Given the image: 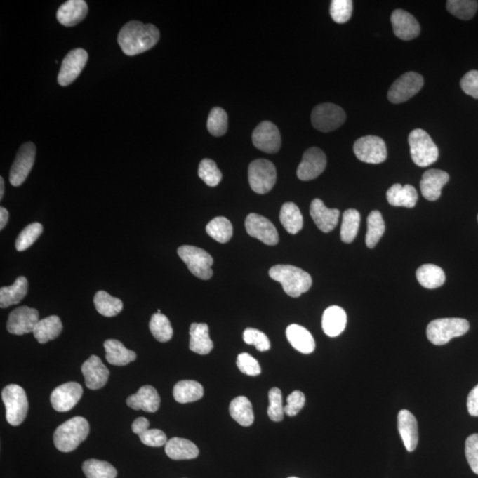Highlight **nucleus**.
Wrapping results in <instances>:
<instances>
[{"mask_svg": "<svg viewBox=\"0 0 478 478\" xmlns=\"http://www.w3.org/2000/svg\"><path fill=\"white\" fill-rule=\"evenodd\" d=\"M94 305L98 313L106 317H115L120 314L124 308L123 301L120 298L111 296L105 291H98L95 294Z\"/></svg>", "mask_w": 478, "mask_h": 478, "instance_id": "nucleus-38", "label": "nucleus"}, {"mask_svg": "<svg viewBox=\"0 0 478 478\" xmlns=\"http://www.w3.org/2000/svg\"><path fill=\"white\" fill-rule=\"evenodd\" d=\"M467 406L470 416H478V385L471 390L467 396Z\"/></svg>", "mask_w": 478, "mask_h": 478, "instance_id": "nucleus-56", "label": "nucleus"}, {"mask_svg": "<svg viewBox=\"0 0 478 478\" xmlns=\"http://www.w3.org/2000/svg\"><path fill=\"white\" fill-rule=\"evenodd\" d=\"M269 274L274 281L282 284L286 293L293 298L300 297L312 286L310 274L298 267L276 265L271 267Z\"/></svg>", "mask_w": 478, "mask_h": 478, "instance_id": "nucleus-3", "label": "nucleus"}, {"mask_svg": "<svg viewBox=\"0 0 478 478\" xmlns=\"http://www.w3.org/2000/svg\"><path fill=\"white\" fill-rule=\"evenodd\" d=\"M327 165L326 155L317 147L308 149L297 169V175L301 181H310L318 178L325 171Z\"/></svg>", "mask_w": 478, "mask_h": 478, "instance_id": "nucleus-14", "label": "nucleus"}, {"mask_svg": "<svg viewBox=\"0 0 478 478\" xmlns=\"http://www.w3.org/2000/svg\"><path fill=\"white\" fill-rule=\"evenodd\" d=\"M190 350L206 355L213 350V343L209 337V328L206 324H192L190 327Z\"/></svg>", "mask_w": 478, "mask_h": 478, "instance_id": "nucleus-27", "label": "nucleus"}, {"mask_svg": "<svg viewBox=\"0 0 478 478\" xmlns=\"http://www.w3.org/2000/svg\"><path fill=\"white\" fill-rule=\"evenodd\" d=\"M347 317L343 308L331 306L324 311L321 326L324 333L331 338L338 337L347 327Z\"/></svg>", "mask_w": 478, "mask_h": 478, "instance_id": "nucleus-26", "label": "nucleus"}, {"mask_svg": "<svg viewBox=\"0 0 478 478\" xmlns=\"http://www.w3.org/2000/svg\"><path fill=\"white\" fill-rule=\"evenodd\" d=\"M248 180L253 191L265 194L272 190L277 182L276 167L265 159H258L250 164Z\"/></svg>", "mask_w": 478, "mask_h": 478, "instance_id": "nucleus-8", "label": "nucleus"}, {"mask_svg": "<svg viewBox=\"0 0 478 478\" xmlns=\"http://www.w3.org/2000/svg\"><path fill=\"white\" fill-rule=\"evenodd\" d=\"M88 13V6L84 0H69L60 6L57 20L60 25L73 27L83 21Z\"/></svg>", "mask_w": 478, "mask_h": 478, "instance_id": "nucleus-25", "label": "nucleus"}, {"mask_svg": "<svg viewBox=\"0 0 478 478\" xmlns=\"http://www.w3.org/2000/svg\"><path fill=\"white\" fill-rule=\"evenodd\" d=\"M446 8L457 18L467 21L476 15L478 2L474 0H449L446 2Z\"/></svg>", "mask_w": 478, "mask_h": 478, "instance_id": "nucleus-44", "label": "nucleus"}, {"mask_svg": "<svg viewBox=\"0 0 478 478\" xmlns=\"http://www.w3.org/2000/svg\"><path fill=\"white\" fill-rule=\"evenodd\" d=\"M270 406L267 415L273 422H281L284 419V408L282 392L280 389L274 387L269 392Z\"/></svg>", "mask_w": 478, "mask_h": 478, "instance_id": "nucleus-48", "label": "nucleus"}, {"mask_svg": "<svg viewBox=\"0 0 478 478\" xmlns=\"http://www.w3.org/2000/svg\"><path fill=\"white\" fill-rule=\"evenodd\" d=\"M345 119L347 115L343 108L332 103L318 105L311 114L313 126L321 132L337 130L345 123Z\"/></svg>", "mask_w": 478, "mask_h": 478, "instance_id": "nucleus-9", "label": "nucleus"}, {"mask_svg": "<svg viewBox=\"0 0 478 478\" xmlns=\"http://www.w3.org/2000/svg\"><path fill=\"white\" fill-rule=\"evenodd\" d=\"M43 226L41 223H34L26 227L22 230L18 237H17L15 242L16 250L18 252H23L35 243L41 235L43 232Z\"/></svg>", "mask_w": 478, "mask_h": 478, "instance_id": "nucleus-47", "label": "nucleus"}, {"mask_svg": "<svg viewBox=\"0 0 478 478\" xmlns=\"http://www.w3.org/2000/svg\"><path fill=\"white\" fill-rule=\"evenodd\" d=\"M288 478H298V477H288Z\"/></svg>", "mask_w": 478, "mask_h": 478, "instance_id": "nucleus-60", "label": "nucleus"}, {"mask_svg": "<svg viewBox=\"0 0 478 478\" xmlns=\"http://www.w3.org/2000/svg\"><path fill=\"white\" fill-rule=\"evenodd\" d=\"M208 130L215 137H221L228 130V115L221 107L213 108L208 119Z\"/></svg>", "mask_w": 478, "mask_h": 478, "instance_id": "nucleus-45", "label": "nucleus"}, {"mask_svg": "<svg viewBox=\"0 0 478 478\" xmlns=\"http://www.w3.org/2000/svg\"><path fill=\"white\" fill-rule=\"evenodd\" d=\"M361 215L355 209H348L343 213V220L340 230L342 241L350 244L357 236L359 227H360Z\"/></svg>", "mask_w": 478, "mask_h": 478, "instance_id": "nucleus-41", "label": "nucleus"}, {"mask_svg": "<svg viewBox=\"0 0 478 478\" xmlns=\"http://www.w3.org/2000/svg\"><path fill=\"white\" fill-rule=\"evenodd\" d=\"M149 425H150V423H149L147 418H145V417H138V418L135 419L134 423H132L131 428L135 434L140 436L142 433H144L145 430L149 429Z\"/></svg>", "mask_w": 478, "mask_h": 478, "instance_id": "nucleus-57", "label": "nucleus"}, {"mask_svg": "<svg viewBox=\"0 0 478 478\" xmlns=\"http://www.w3.org/2000/svg\"><path fill=\"white\" fill-rule=\"evenodd\" d=\"M246 229L251 237H255L267 246H276L279 242L276 227L263 215L250 213L246 219Z\"/></svg>", "mask_w": 478, "mask_h": 478, "instance_id": "nucleus-16", "label": "nucleus"}, {"mask_svg": "<svg viewBox=\"0 0 478 478\" xmlns=\"http://www.w3.org/2000/svg\"><path fill=\"white\" fill-rule=\"evenodd\" d=\"M206 233L217 242L225 244L229 242L233 235L232 223L225 217H215L206 227Z\"/></svg>", "mask_w": 478, "mask_h": 478, "instance_id": "nucleus-40", "label": "nucleus"}, {"mask_svg": "<svg viewBox=\"0 0 478 478\" xmlns=\"http://www.w3.org/2000/svg\"><path fill=\"white\" fill-rule=\"evenodd\" d=\"M29 283L25 277H19L11 286L2 287L0 289V307L6 308L16 305L26 297L28 293Z\"/></svg>", "mask_w": 478, "mask_h": 478, "instance_id": "nucleus-33", "label": "nucleus"}, {"mask_svg": "<svg viewBox=\"0 0 478 478\" xmlns=\"http://www.w3.org/2000/svg\"><path fill=\"white\" fill-rule=\"evenodd\" d=\"M150 331L154 337L161 343L171 340L173 328L171 321L166 315L157 313L152 315L150 321Z\"/></svg>", "mask_w": 478, "mask_h": 478, "instance_id": "nucleus-43", "label": "nucleus"}, {"mask_svg": "<svg viewBox=\"0 0 478 478\" xmlns=\"http://www.w3.org/2000/svg\"><path fill=\"white\" fill-rule=\"evenodd\" d=\"M477 219H478V217H477Z\"/></svg>", "mask_w": 478, "mask_h": 478, "instance_id": "nucleus-61", "label": "nucleus"}, {"mask_svg": "<svg viewBox=\"0 0 478 478\" xmlns=\"http://www.w3.org/2000/svg\"><path fill=\"white\" fill-rule=\"evenodd\" d=\"M460 87L464 93L478 100V71L467 72L460 81Z\"/></svg>", "mask_w": 478, "mask_h": 478, "instance_id": "nucleus-55", "label": "nucleus"}, {"mask_svg": "<svg viewBox=\"0 0 478 478\" xmlns=\"http://www.w3.org/2000/svg\"><path fill=\"white\" fill-rule=\"evenodd\" d=\"M199 176L206 185L215 187L222 181L223 174L213 159H202L199 167Z\"/></svg>", "mask_w": 478, "mask_h": 478, "instance_id": "nucleus-46", "label": "nucleus"}, {"mask_svg": "<svg viewBox=\"0 0 478 478\" xmlns=\"http://www.w3.org/2000/svg\"><path fill=\"white\" fill-rule=\"evenodd\" d=\"M178 253L192 274L199 279L208 280L213 277V260L205 250L192 246H182L179 247Z\"/></svg>", "mask_w": 478, "mask_h": 478, "instance_id": "nucleus-7", "label": "nucleus"}, {"mask_svg": "<svg viewBox=\"0 0 478 478\" xmlns=\"http://www.w3.org/2000/svg\"><path fill=\"white\" fill-rule=\"evenodd\" d=\"M39 321V313L35 308L20 307L9 314L6 328L11 334L25 335L34 331Z\"/></svg>", "mask_w": 478, "mask_h": 478, "instance_id": "nucleus-17", "label": "nucleus"}, {"mask_svg": "<svg viewBox=\"0 0 478 478\" xmlns=\"http://www.w3.org/2000/svg\"><path fill=\"white\" fill-rule=\"evenodd\" d=\"M252 139L254 147L267 154H276L282 144L279 130L267 121L258 125L253 132Z\"/></svg>", "mask_w": 478, "mask_h": 478, "instance_id": "nucleus-15", "label": "nucleus"}, {"mask_svg": "<svg viewBox=\"0 0 478 478\" xmlns=\"http://www.w3.org/2000/svg\"><path fill=\"white\" fill-rule=\"evenodd\" d=\"M89 432L90 425L86 418L73 417L58 427L53 435L54 445L60 452H72L87 439Z\"/></svg>", "mask_w": 478, "mask_h": 478, "instance_id": "nucleus-2", "label": "nucleus"}, {"mask_svg": "<svg viewBox=\"0 0 478 478\" xmlns=\"http://www.w3.org/2000/svg\"><path fill=\"white\" fill-rule=\"evenodd\" d=\"M5 193V182L3 178H0V199H3Z\"/></svg>", "mask_w": 478, "mask_h": 478, "instance_id": "nucleus-59", "label": "nucleus"}, {"mask_svg": "<svg viewBox=\"0 0 478 478\" xmlns=\"http://www.w3.org/2000/svg\"><path fill=\"white\" fill-rule=\"evenodd\" d=\"M423 78L416 72H408L393 83L388 91V100L393 104L406 102L421 91Z\"/></svg>", "mask_w": 478, "mask_h": 478, "instance_id": "nucleus-11", "label": "nucleus"}, {"mask_svg": "<svg viewBox=\"0 0 478 478\" xmlns=\"http://www.w3.org/2000/svg\"><path fill=\"white\" fill-rule=\"evenodd\" d=\"M386 198L390 205L412 208L418 201V194L416 188L412 185L396 184L388 189Z\"/></svg>", "mask_w": 478, "mask_h": 478, "instance_id": "nucleus-30", "label": "nucleus"}, {"mask_svg": "<svg viewBox=\"0 0 478 478\" xmlns=\"http://www.w3.org/2000/svg\"><path fill=\"white\" fill-rule=\"evenodd\" d=\"M63 325L60 319L57 315L39 320L34 328V337L40 344H46L47 342L55 340L62 333Z\"/></svg>", "mask_w": 478, "mask_h": 478, "instance_id": "nucleus-31", "label": "nucleus"}, {"mask_svg": "<svg viewBox=\"0 0 478 478\" xmlns=\"http://www.w3.org/2000/svg\"><path fill=\"white\" fill-rule=\"evenodd\" d=\"M409 143L413 161L418 167H428L439 159V148L430 135L421 128L411 131Z\"/></svg>", "mask_w": 478, "mask_h": 478, "instance_id": "nucleus-5", "label": "nucleus"}, {"mask_svg": "<svg viewBox=\"0 0 478 478\" xmlns=\"http://www.w3.org/2000/svg\"><path fill=\"white\" fill-rule=\"evenodd\" d=\"M237 366L240 371L247 376H255L262 372L259 362L247 352H243L237 356Z\"/></svg>", "mask_w": 478, "mask_h": 478, "instance_id": "nucleus-51", "label": "nucleus"}, {"mask_svg": "<svg viewBox=\"0 0 478 478\" xmlns=\"http://www.w3.org/2000/svg\"><path fill=\"white\" fill-rule=\"evenodd\" d=\"M86 385L91 390H98L106 385L110 372L96 355H91L81 368Z\"/></svg>", "mask_w": 478, "mask_h": 478, "instance_id": "nucleus-19", "label": "nucleus"}, {"mask_svg": "<svg viewBox=\"0 0 478 478\" xmlns=\"http://www.w3.org/2000/svg\"><path fill=\"white\" fill-rule=\"evenodd\" d=\"M83 471L87 478H115L117 470L109 463L96 459L87 460L83 464Z\"/></svg>", "mask_w": 478, "mask_h": 478, "instance_id": "nucleus-42", "label": "nucleus"}, {"mask_svg": "<svg viewBox=\"0 0 478 478\" xmlns=\"http://www.w3.org/2000/svg\"><path fill=\"white\" fill-rule=\"evenodd\" d=\"M83 388L76 382L58 386L51 395V403L58 412H67L74 408L83 396Z\"/></svg>", "mask_w": 478, "mask_h": 478, "instance_id": "nucleus-18", "label": "nucleus"}, {"mask_svg": "<svg viewBox=\"0 0 478 478\" xmlns=\"http://www.w3.org/2000/svg\"><path fill=\"white\" fill-rule=\"evenodd\" d=\"M465 454L471 470L478 474V434H473L466 439Z\"/></svg>", "mask_w": 478, "mask_h": 478, "instance_id": "nucleus-52", "label": "nucleus"}, {"mask_svg": "<svg viewBox=\"0 0 478 478\" xmlns=\"http://www.w3.org/2000/svg\"><path fill=\"white\" fill-rule=\"evenodd\" d=\"M367 223L368 232L366 234V245L369 248H374L385 232V225L382 213L374 210L369 213Z\"/></svg>", "mask_w": 478, "mask_h": 478, "instance_id": "nucleus-39", "label": "nucleus"}, {"mask_svg": "<svg viewBox=\"0 0 478 478\" xmlns=\"http://www.w3.org/2000/svg\"><path fill=\"white\" fill-rule=\"evenodd\" d=\"M398 430L408 452H413L418 445V425L415 416L403 409L398 415Z\"/></svg>", "mask_w": 478, "mask_h": 478, "instance_id": "nucleus-23", "label": "nucleus"}, {"mask_svg": "<svg viewBox=\"0 0 478 478\" xmlns=\"http://www.w3.org/2000/svg\"><path fill=\"white\" fill-rule=\"evenodd\" d=\"M470 330V323L463 318H442L430 321L427 327V338L430 343L443 345L453 338L460 337Z\"/></svg>", "mask_w": 478, "mask_h": 478, "instance_id": "nucleus-4", "label": "nucleus"}, {"mask_svg": "<svg viewBox=\"0 0 478 478\" xmlns=\"http://www.w3.org/2000/svg\"><path fill=\"white\" fill-rule=\"evenodd\" d=\"M230 413L239 425L244 427H249L254 422L253 406L246 397L239 396L234 399L230 402Z\"/></svg>", "mask_w": 478, "mask_h": 478, "instance_id": "nucleus-36", "label": "nucleus"}, {"mask_svg": "<svg viewBox=\"0 0 478 478\" xmlns=\"http://www.w3.org/2000/svg\"><path fill=\"white\" fill-rule=\"evenodd\" d=\"M165 452L172 460H192L199 456V450L194 443L181 437H173L165 446Z\"/></svg>", "mask_w": 478, "mask_h": 478, "instance_id": "nucleus-29", "label": "nucleus"}, {"mask_svg": "<svg viewBox=\"0 0 478 478\" xmlns=\"http://www.w3.org/2000/svg\"><path fill=\"white\" fill-rule=\"evenodd\" d=\"M104 347L107 361L112 365L126 366L137 358L134 351L128 350L121 342L117 340L105 341Z\"/></svg>", "mask_w": 478, "mask_h": 478, "instance_id": "nucleus-32", "label": "nucleus"}, {"mask_svg": "<svg viewBox=\"0 0 478 478\" xmlns=\"http://www.w3.org/2000/svg\"><path fill=\"white\" fill-rule=\"evenodd\" d=\"M139 437H140L141 442L145 444V446L152 447L166 446V444L168 442L166 434L162 430L157 429H148L144 433H142Z\"/></svg>", "mask_w": 478, "mask_h": 478, "instance_id": "nucleus-53", "label": "nucleus"}, {"mask_svg": "<svg viewBox=\"0 0 478 478\" xmlns=\"http://www.w3.org/2000/svg\"><path fill=\"white\" fill-rule=\"evenodd\" d=\"M306 398L304 393L300 391H294L287 398V405L284 406V411L289 416H295L304 408Z\"/></svg>", "mask_w": 478, "mask_h": 478, "instance_id": "nucleus-54", "label": "nucleus"}, {"mask_svg": "<svg viewBox=\"0 0 478 478\" xmlns=\"http://www.w3.org/2000/svg\"><path fill=\"white\" fill-rule=\"evenodd\" d=\"M36 152L35 144L28 142L23 144L17 152L9 176L10 182L15 187L22 185L28 178L35 162Z\"/></svg>", "mask_w": 478, "mask_h": 478, "instance_id": "nucleus-12", "label": "nucleus"}, {"mask_svg": "<svg viewBox=\"0 0 478 478\" xmlns=\"http://www.w3.org/2000/svg\"><path fill=\"white\" fill-rule=\"evenodd\" d=\"M127 405L134 410L155 413L161 406V398L155 388L151 385H145L135 394L128 397Z\"/></svg>", "mask_w": 478, "mask_h": 478, "instance_id": "nucleus-24", "label": "nucleus"}, {"mask_svg": "<svg viewBox=\"0 0 478 478\" xmlns=\"http://www.w3.org/2000/svg\"><path fill=\"white\" fill-rule=\"evenodd\" d=\"M391 22L395 36L406 41L416 39L421 32V28L415 17L404 10L397 9L393 11Z\"/></svg>", "mask_w": 478, "mask_h": 478, "instance_id": "nucleus-20", "label": "nucleus"}, {"mask_svg": "<svg viewBox=\"0 0 478 478\" xmlns=\"http://www.w3.org/2000/svg\"><path fill=\"white\" fill-rule=\"evenodd\" d=\"M173 395L176 401L185 404V403L194 402L202 399L204 395V388L196 381H180L175 385Z\"/></svg>", "mask_w": 478, "mask_h": 478, "instance_id": "nucleus-35", "label": "nucleus"}, {"mask_svg": "<svg viewBox=\"0 0 478 478\" xmlns=\"http://www.w3.org/2000/svg\"><path fill=\"white\" fill-rule=\"evenodd\" d=\"M416 278L426 289H436L446 282V274L442 267L433 264H425L416 270Z\"/></svg>", "mask_w": 478, "mask_h": 478, "instance_id": "nucleus-34", "label": "nucleus"}, {"mask_svg": "<svg viewBox=\"0 0 478 478\" xmlns=\"http://www.w3.org/2000/svg\"><path fill=\"white\" fill-rule=\"evenodd\" d=\"M280 222L291 234H297L303 228V216L300 208L293 202H286L280 211Z\"/></svg>", "mask_w": 478, "mask_h": 478, "instance_id": "nucleus-37", "label": "nucleus"}, {"mask_svg": "<svg viewBox=\"0 0 478 478\" xmlns=\"http://www.w3.org/2000/svg\"><path fill=\"white\" fill-rule=\"evenodd\" d=\"M243 340L247 345H253L258 351H269L271 347L269 338L263 331L256 328H248L244 331Z\"/></svg>", "mask_w": 478, "mask_h": 478, "instance_id": "nucleus-50", "label": "nucleus"}, {"mask_svg": "<svg viewBox=\"0 0 478 478\" xmlns=\"http://www.w3.org/2000/svg\"><path fill=\"white\" fill-rule=\"evenodd\" d=\"M286 337L291 347L304 354L314 351L315 342L313 336L306 328L298 324H291L286 328Z\"/></svg>", "mask_w": 478, "mask_h": 478, "instance_id": "nucleus-28", "label": "nucleus"}, {"mask_svg": "<svg viewBox=\"0 0 478 478\" xmlns=\"http://www.w3.org/2000/svg\"><path fill=\"white\" fill-rule=\"evenodd\" d=\"M159 36L154 25L132 21L119 32L118 43L126 55L135 56L152 49L158 43Z\"/></svg>", "mask_w": 478, "mask_h": 478, "instance_id": "nucleus-1", "label": "nucleus"}, {"mask_svg": "<svg viewBox=\"0 0 478 478\" xmlns=\"http://www.w3.org/2000/svg\"><path fill=\"white\" fill-rule=\"evenodd\" d=\"M310 215L318 229L328 233L332 232L338 225L340 213L338 209L328 208L320 199H314L311 202Z\"/></svg>", "mask_w": 478, "mask_h": 478, "instance_id": "nucleus-21", "label": "nucleus"}, {"mask_svg": "<svg viewBox=\"0 0 478 478\" xmlns=\"http://www.w3.org/2000/svg\"><path fill=\"white\" fill-rule=\"evenodd\" d=\"M449 181V175L439 169H430L423 175L420 187L427 201H435L442 196V191Z\"/></svg>", "mask_w": 478, "mask_h": 478, "instance_id": "nucleus-22", "label": "nucleus"}, {"mask_svg": "<svg viewBox=\"0 0 478 478\" xmlns=\"http://www.w3.org/2000/svg\"><path fill=\"white\" fill-rule=\"evenodd\" d=\"M354 152L361 161L369 164H379L387 158L385 141L376 135H366L356 140Z\"/></svg>", "mask_w": 478, "mask_h": 478, "instance_id": "nucleus-10", "label": "nucleus"}, {"mask_svg": "<svg viewBox=\"0 0 478 478\" xmlns=\"http://www.w3.org/2000/svg\"><path fill=\"white\" fill-rule=\"evenodd\" d=\"M330 13L331 18L337 23H345L350 20L352 13L351 0H332Z\"/></svg>", "mask_w": 478, "mask_h": 478, "instance_id": "nucleus-49", "label": "nucleus"}, {"mask_svg": "<svg viewBox=\"0 0 478 478\" xmlns=\"http://www.w3.org/2000/svg\"><path fill=\"white\" fill-rule=\"evenodd\" d=\"M9 220V213L8 210L5 208H0V230L5 228L6 225H8Z\"/></svg>", "mask_w": 478, "mask_h": 478, "instance_id": "nucleus-58", "label": "nucleus"}, {"mask_svg": "<svg viewBox=\"0 0 478 478\" xmlns=\"http://www.w3.org/2000/svg\"><path fill=\"white\" fill-rule=\"evenodd\" d=\"M2 401L6 408V421L9 425H22L29 409L28 399L25 390L17 385L6 386L2 391Z\"/></svg>", "mask_w": 478, "mask_h": 478, "instance_id": "nucleus-6", "label": "nucleus"}, {"mask_svg": "<svg viewBox=\"0 0 478 478\" xmlns=\"http://www.w3.org/2000/svg\"><path fill=\"white\" fill-rule=\"evenodd\" d=\"M88 60V53L86 50L77 48L70 51L62 60L59 76H58V83L60 86H67L77 79Z\"/></svg>", "mask_w": 478, "mask_h": 478, "instance_id": "nucleus-13", "label": "nucleus"}]
</instances>
